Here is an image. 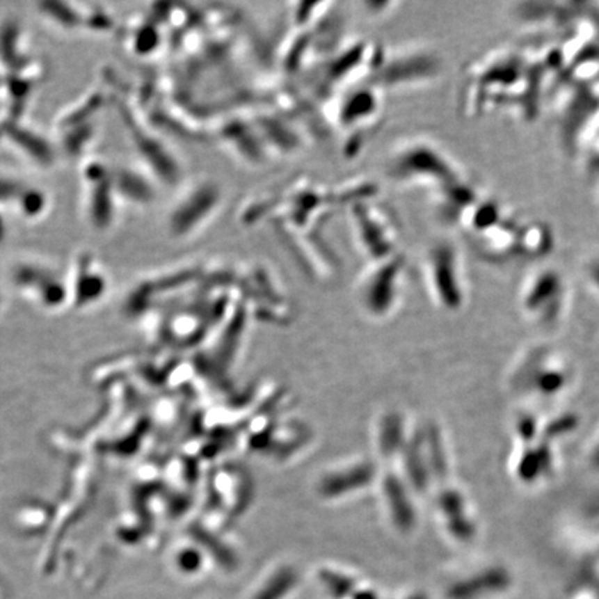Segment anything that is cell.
<instances>
[{
    "label": "cell",
    "mask_w": 599,
    "mask_h": 599,
    "mask_svg": "<svg viewBox=\"0 0 599 599\" xmlns=\"http://www.w3.org/2000/svg\"><path fill=\"white\" fill-rule=\"evenodd\" d=\"M389 171L397 184L430 188L437 193L465 181L458 163L447 150L424 138L404 142L394 152Z\"/></svg>",
    "instance_id": "obj_1"
},
{
    "label": "cell",
    "mask_w": 599,
    "mask_h": 599,
    "mask_svg": "<svg viewBox=\"0 0 599 599\" xmlns=\"http://www.w3.org/2000/svg\"><path fill=\"white\" fill-rule=\"evenodd\" d=\"M424 268L427 279L440 301L459 305L463 297V257L452 240H438L426 251Z\"/></svg>",
    "instance_id": "obj_2"
},
{
    "label": "cell",
    "mask_w": 599,
    "mask_h": 599,
    "mask_svg": "<svg viewBox=\"0 0 599 599\" xmlns=\"http://www.w3.org/2000/svg\"><path fill=\"white\" fill-rule=\"evenodd\" d=\"M566 280L558 269L541 266L529 275L523 286V308L540 318L558 315L566 298Z\"/></svg>",
    "instance_id": "obj_3"
},
{
    "label": "cell",
    "mask_w": 599,
    "mask_h": 599,
    "mask_svg": "<svg viewBox=\"0 0 599 599\" xmlns=\"http://www.w3.org/2000/svg\"><path fill=\"white\" fill-rule=\"evenodd\" d=\"M584 272L591 285L599 291V253L593 254V257L586 262Z\"/></svg>",
    "instance_id": "obj_4"
}]
</instances>
